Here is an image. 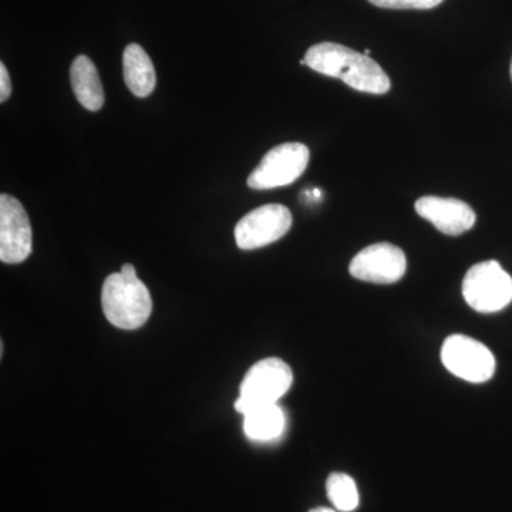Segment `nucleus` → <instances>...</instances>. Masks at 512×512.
<instances>
[{
    "instance_id": "nucleus-20",
    "label": "nucleus",
    "mask_w": 512,
    "mask_h": 512,
    "mask_svg": "<svg viewBox=\"0 0 512 512\" xmlns=\"http://www.w3.org/2000/svg\"><path fill=\"white\" fill-rule=\"evenodd\" d=\"M510 72H511V79H512V62H511V70H510Z\"/></svg>"
},
{
    "instance_id": "nucleus-8",
    "label": "nucleus",
    "mask_w": 512,
    "mask_h": 512,
    "mask_svg": "<svg viewBox=\"0 0 512 512\" xmlns=\"http://www.w3.org/2000/svg\"><path fill=\"white\" fill-rule=\"evenodd\" d=\"M32 254V227L19 200L0 195V261L22 264Z\"/></svg>"
},
{
    "instance_id": "nucleus-13",
    "label": "nucleus",
    "mask_w": 512,
    "mask_h": 512,
    "mask_svg": "<svg viewBox=\"0 0 512 512\" xmlns=\"http://www.w3.org/2000/svg\"><path fill=\"white\" fill-rule=\"evenodd\" d=\"M285 430V414L278 404H266L244 414V431L248 439L272 441Z\"/></svg>"
},
{
    "instance_id": "nucleus-5",
    "label": "nucleus",
    "mask_w": 512,
    "mask_h": 512,
    "mask_svg": "<svg viewBox=\"0 0 512 512\" xmlns=\"http://www.w3.org/2000/svg\"><path fill=\"white\" fill-rule=\"evenodd\" d=\"M309 148L301 143H285L265 154L248 177L252 190H274L295 183L309 164Z\"/></svg>"
},
{
    "instance_id": "nucleus-17",
    "label": "nucleus",
    "mask_w": 512,
    "mask_h": 512,
    "mask_svg": "<svg viewBox=\"0 0 512 512\" xmlns=\"http://www.w3.org/2000/svg\"><path fill=\"white\" fill-rule=\"evenodd\" d=\"M120 272L124 276H127V278H137V271H136V268H134V265H131V264L123 265V268H121Z\"/></svg>"
},
{
    "instance_id": "nucleus-4",
    "label": "nucleus",
    "mask_w": 512,
    "mask_h": 512,
    "mask_svg": "<svg viewBox=\"0 0 512 512\" xmlns=\"http://www.w3.org/2000/svg\"><path fill=\"white\" fill-rule=\"evenodd\" d=\"M463 296L480 313L503 311L512 302V278L497 261L471 266L463 281Z\"/></svg>"
},
{
    "instance_id": "nucleus-14",
    "label": "nucleus",
    "mask_w": 512,
    "mask_h": 512,
    "mask_svg": "<svg viewBox=\"0 0 512 512\" xmlns=\"http://www.w3.org/2000/svg\"><path fill=\"white\" fill-rule=\"evenodd\" d=\"M330 503L342 512L355 511L359 505V491L355 480L348 474L333 473L326 483Z\"/></svg>"
},
{
    "instance_id": "nucleus-19",
    "label": "nucleus",
    "mask_w": 512,
    "mask_h": 512,
    "mask_svg": "<svg viewBox=\"0 0 512 512\" xmlns=\"http://www.w3.org/2000/svg\"><path fill=\"white\" fill-rule=\"evenodd\" d=\"M365 55H366V56H369V55H370V50H369V49H366V50H365Z\"/></svg>"
},
{
    "instance_id": "nucleus-18",
    "label": "nucleus",
    "mask_w": 512,
    "mask_h": 512,
    "mask_svg": "<svg viewBox=\"0 0 512 512\" xmlns=\"http://www.w3.org/2000/svg\"><path fill=\"white\" fill-rule=\"evenodd\" d=\"M311 512H336V511L330 510V508L320 507V508H315V510H312Z\"/></svg>"
},
{
    "instance_id": "nucleus-1",
    "label": "nucleus",
    "mask_w": 512,
    "mask_h": 512,
    "mask_svg": "<svg viewBox=\"0 0 512 512\" xmlns=\"http://www.w3.org/2000/svg\"><path fill=\"white\" fill-rule=\"evenodd\" d=\"M303 60L315 72L343 80L357 92L384 94L392 86L389 76L375 60L339 43L312 46Z\"/></svg>"
},
{
    "instance_id": "nucleus-10",
    "label": "nucleus",
    "mask_w": 512,
    "mask_h": 512,
    "mask_svg": "<svg viewBox=\"0 0 512 512\" xmlns=\"http://www.w3.org/2000/svg\"><path fill=\"white\" fill-rule=\"evenodd\" d=\"M414 208L421 218L431 222L440 232L451 237L470 231L477 221L473 208L457 198L427 195L417 200Z\"/></svg>"
},
{
    "instance_id": "nucleus-11",
    "label": "nucleus",
    "mask_w": 512,
    "mask_h": 512,
    "mask_svg": "<svg viewBox=\"0 0 512 512\" xmlns=\"http://www.w3.org/2000/svg\"><path fill=\"white\" fill-rule=\"evenodd\" d=\"M123 74L124 82L134 96L144 99L156 89L157 76L154 64L146 50L136 43H131L124 50Z\"/></svg>"
},
{
    "instance_id": "nucleus-9",
    "label": "nucleus",
    "mask_w": 512,
    "mask_h": 512,
    "mask_svg": "<svg viewBox=\"0 0 512 512\" xmlns=\"http://www.w3.org/2000/svg\"><path fill=\"white\" fill-rule=\"evenodd\" d=\"M406 271V255L402 249L389 242H380L362 249L349 266L353 278L380 285L396 284Z\"/></svg>"
},
{
    "instance_id": "nucleus-6",
    "label": "nucleus",
    "mask_w": 512,
    "mask_h": 512,
    "mask_svg": "<svg viewBox=\"0 0 512 512\" xmlns=\"http://www.w3.org/2000/svg\"><path fill=\"white\" fill-rule=\"evenodd\" d=\"M448 372L470 383H484L494 376L495 357L483 343L464 335L448 336L441 349Z\"/></svg>"
},
{
    "instance_id": "nucleus-7",
    "label": "nucleus",
    "mask_w": 512,
    "mask_h": 512,
    "mask_svg": "<svg viewBox=\"0 0 512 512\" xmlns=\"http://www.w3.org/2000/svg\"><path fill=\"white\" fill-rule=\"evenodd\" d=\"M292 214L285 205L268 204L249 212L235 227V241L244 251L274 244L288 234Z\"/></svg>"
},
{
    "instance_id": "nucleus-2",
    "label": "nucleus",
    "mask_w": 512,
    "mask_h": 512,
    "mask_svg": "<svg viewBox=\"0 0 512 512\" xmlns=\"http://www.w3.org/2000/svg\"><path fill=\"white\" fill-rule=\"evenodd\" d=\"M101 306L111 325L124 330L141 328L153 311L150 291L138 278L110 275L101 289Z\"/></svg>"
},
{
    "instance_id": "nucleus-3",
    "label": "nucleus",
    "mask_w": 512,
    "mask_h": 512,
    "mask_svg": "<svg viewBox=\"0 0 512 512\" xmlns=\"http://www.w3.org/2000/svg\"><path fill=\"white\" fill-rule=\"evenodd\" d=\"M293 383L291 367L278 357H269L255 363L241 383V394L235 402V410L242 416L252 409L266 404H278Z\"/></svg>"
},
{
    "instance_id": "nucleus-12",
    "label": "nucleus",
    "mask_w": 512,
    "mask_h": 512,
    "mask_svg": "<svg viewBox=\"0 0 512 512\" xmlns=\"http://www.w3.org/2000/svg\"><path fill=\"white\" fill-rule=\"evenodd\" d=\"M73 92L84 109L99 111L104 104V89L99 72L89 57L80 55L70 69Z\"/></svg>"
},
{
    "instance_id": "nucleus-15",
    "label": "nucleus",
    "mask_w": 512,
    "mask_h": 512,
    "mask_svg": "<svg viewBox=\"0 0 512 512\" xmlns=\"http://www.w3.org/2000/svg\"><path fill=\"white\" fill-rule=\"evenodd\" d=\"M369 2L384 9L427 10L436 8L444 0H369Z\"/></svg>"
},
{
    "instance_id": "nucleus-16",
    "label": "nucleus",
    "mask_w": 512,
    "mask_h": 512,
    "mask_svg": "<svg viewBox=\"0 0 512 512\" xmlns=\"http://www.w3.org/2000/svg\"><path fill=\"white\" fill-rule=\"evenodd\" d=\"M12 93V83H10V76L6 66L0 63V103H5Z\"/></svg>"
}]
</instances>
